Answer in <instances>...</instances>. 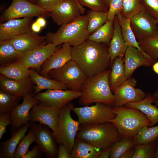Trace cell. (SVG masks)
Wrapping results in <instances>:
<instances>
[{
	"instance_id": "37",
	"label": "cell",
	"mask_w": 158,
	"mask_h": 158,
	"mask_svg": "<svg viewBox=\"0 0 158 158\" xmlns=\"http://www.w3.org/2000/svg\"><path fill=\"white\" fill-rule=\"evenodd\" d=\"M134 146L133 138H122L115 142L112 145L110 158H120L128 150Z\"/></svg>"
},
{
	"instance_id": "4",
	"label": "cell",
	"mask_w": 158,
	"mask_h": 158,
	"mask_svg": "<svg viewBox=\"0 0 158 158\" xmlns=\"http://www.w3.org/2000/svg\"><path fill=\"white\" fill-rule=\"evenodd\" d=\"M113 110L116 116L110 122L116 128L121 138H133L141 128L150 126L146 116L137 109L122 106L114 107Z\"/></svg>"
},
{
	"instance_id": "17",
	"label": "cell",
	"mask_w": 158,
	"mask_h": 158,
	"mask_svg": "<svg viewBox=\"0 0 158 158\" xmlns=\"http://www.w3.org/2000/svg\"><path fill=\"white\" fill-rule=\"evenodd\" d=\"M32 17L9 20L0 25V41L6 40L32 31Z\"/></svg>"
},
{
	"instance_id": "53",
	"label": "cell",
	"mask_w": 158,
	"mask_h": 158,
	"mask_svg": "<svg viewBox=\"0 0 158 158\" xmlns=\"http://www.w3.org/2000/svg\"><path fill=\"white\" fill-rule=\"evenodd\" d=\"M152 66L154 71L158 74V61L155 62Z\"/></svg>"
},
{
	"instance_id": "44",
	"label": "cell",
	"mask_w": 158,
	"mask_h": 158,
	"mask_svg": "<svg viewBox=\"0 0 158 158\" xmlns=\"http://www.w3.org/2000/svg\"><path fill=\"white\" fill-rule=\"evenodd\" d=\"M64 0H37L36 5L50 13Z\"/></svg>"
},
{
	"instance_id": "10",
	"label": "cell",
	"mask_w": 158,
	"mask_h": 158,
	"mask_svg": "<svg viewBox=\"0 0 158 158\" xmlns=\"http://www.w3.org/2000/svg\"><path fill=\"white\" fill-rule=\"evenodd\" d=\"M50 13L27 0H13L10 6L2 14L3 21L20 18L43 16Z\"/></svg>"
},
{
	"instance_id": "52",
	"label": "cell",
	"mask_w": 158,
	"mask_h": 158,
	"mask_svg": "<svg viewBox=\"0 0 158 158\" xmlns=\"http://www.w3.org/2000/svg\"><path fill=\"white\" fill-rule=\"evenodd\" d=\"M154 98L153 103L158 107V88L152 94Z\"/></svg>"
},
{
	"instance_id": "15",
	"label": "cell",
	"mask_w": 158,
	"mask_h": 158,
	"mask_svg": "<svg viewBox=\"0 0 158 158\" xmlns=\"http://www.w3.org/2000/svg\"><path fill=\"white\" fill-rule=\"evenodd\" d=\"M59 48L53 43H45L23 53L16 61L22 62L28 68H34L39 72L43 64Z\"/></svg>"
},
{
	"instance_id": "22",
	"label": "cell",
	"mask_w": 158,
	"mask_h": 158,
	"mask_svg": "<svg viewBox=\"0 0 158 158\" xmlns=\"http://www.w3.org/2000/svg\"><path fill=\"white\" fill-rule=\"evenodd\" d=\"M6 40L18 51L23 53L46 43V37L39 35L32 31Z\"/></svg>"
},
{
	"instance_id": "54",
	"label": "cell",
	"mask_w": 158,
	"mask_h": 158,
	"mask_svg": "<svg viewBox=\"0 0 158 158\" xmlns=\"http://www.w3.org/2000/svg\"><path fill=\"white\" fill-rule=\"evenodd\" d=\"M157 142V145L155 151L154 157V158H158V138L156 140Z\"/></svg>"
},
{
	"instance_id": "8",
	"label": "cell",
	"mask_w": 158,
	"mask_h": 158,
	"mask_svg": "<svg viewBox=\"0 0 158 158\" xmlns=\"http://www.w3.org/2000/svg\"><path fill=\"white\" fill-rule=\"evenodd\" d=\"M113 107L104 103H96L90 106L74 107L72 111L77 115L80 125H90L110 122L116 115Z\"/></svg>"
},
{
	"instance_id": "20",
	"label": "cell",
	"mask_w": 158,
	"mask_h": 158,
	"mask_svg": "<svg viewBox=\"0 0 158 158\" xmlns=\"http://www.w3.org/2000/svg\"><path fill=\"white\" fill-rule=\"evenodd\" d=\"M72 46L68 43L63 44L42 65L40 74L47 78L50 71L59 68L72 59Z\"/></svg>"
},
{
	"instance_id": "57",
	"label": "cell",
	"mask_w": 158,
	"mask_h": 158,
	"mask_svg": "<svg viewBox=\"0 0 158 158\" xmlns=\"http://www.w3.org/2000/svg\"><path fill=\"white\" fill-rule=\"evenodd\" d=\"M157 20H158V19H157Z\"/></svg>"
},
{
	"instance_id": "42",
	"label": "cell",
	"mask_w": 158,
	"mask_h": 158,
	"mask_svg": "<svg viewBox=\"0 0 158 158\" xmlns=\"http://www.w3.org/2000/svg\"><path fill=\"white\" fill-rule=\"evenodd\" d=\"M109 6L107 12L108 20H114L118 14L121 12L123 0H106Z\"/></svg>"
},
{
	"instance_id": "55",
	"label": "cell",
	"mask_w": 158,
	"mask_h": 158,
	"mask_svg": "<svg viewBox=\"0 0 158 158\" xmlns=\"http://www.w3.org/2000/svg\"><path fill=\"white\" fill-rule=\"evenodd\" d=\"M29 2H33L34 1H36L37 0H27Z\"/></svg>"
},
{
	"instance_id": "16",
	"label": "cell",
	"mask_w": 158,
	"mask_h": 158,
	"mask_svg": "<svg viewBox=\"0 0 158 158\" xmlns=\"http://www.w3.org/2000/svg\"><path fill=\"white\" fill-rule=\"evenodd\" d=\"M60 108L39 103L34 105L30 112V122H38L47 126L54 133L56 129Z\"/></svg>"
},
{
	"instance_id": "19",
	"label": "cell",
	"mask_w": 158,
	"mask_h": 158,
	"mask_svg": "<svg viewBox=\"0 0 158 158\" xmlns=\"http://www.w3.org/2000/svg\"><path fill=\"white\" fill-rule=\"evenodd\" d=\"M22 102L10 113L11 130H13L30 122V112L32 107L39 102L32 95L23 97Z\"/></svg>"
},
{
	"instance_id": "3",
	"label": "cell",
	"mask_w": 158,
	"mask_h": 158,
	"mask_svg": "<svg viewBox=\"0 0 158 158\" xmlns=\"http://www.w3.org/2000/svg\"><path fill=\"white\" fill-rule=\"evenodd\" d=\"M76 138L102 150L112 146L121 138L116 128L109 122L80 125Z\"/></svg>"
},
{
	"instance_id": "6",
	"label": "cell",
	"mask_w": 158,
	"mask_h": 158,
	"mask_svg": "<svg viewBox=\"0 0 158 158\" xmlns=\"http://www.w3.org/2000/svg\"><path fill=\"white\" fill-rule=\"evenodd\" d=\"M74 107L70 102L60 108L56 129L52 133L56 142L63 145L71 153L80 125L71 116V112Z\"/></svg>"
},
{
	"instance_id": "25",
	"label": "cell",
	"mask_w": 158,
	"mask_h": 158,
	"mask_svg": "<svg viewBox=\"0 0 158 158\" xmlns=\"http://www.w3.org/2000/svg\"><path fill=\"white\" fill-rule=\"evenodd\" d=\"M154 100L152 94H148L141 100L129 103L125 106L137 109L143 113L150 122V126L158 123V107L152 104Z\"/></svg>"
},
{
	"instance_id": "7",
	"label": "cell",
	"mask_w": 158,
	"mask_h": 158,
	"mask_svg": "<svg viewBox=\"0 0 158 158\" xmlns=\"http://www.w3.org/2000/svg\"><path fill=\"white\" fill-rule=\"evenodd\" d=\"M47 78L66 85L73 90L81 91L88 77L76 62L71 60L62 67L50 71Z\"/></svg>"
},
{
	"instance_id": "31",
	"label": "cell",
	"mask_w": 158,
	"mask_h": 158,
	"mask_svg": "<svg viewBox=\"0 0 158 158\" xmlns=\"http://www.w3.org/2000/svg\"><path fill=\"white\" fill-rule=\"evenodd\" d=\"M116 15L121 27L122 35L126 44L128 46H131L138 49L145 56L140 47L138 41L131 29L130 19L126 18L121 13Z\"/></svg>"
},
{
	"instance_id": "11",
	"label": "cell",
	"mask_w": 158,
	"mask_h": 158,
	"mask_svg": "<svg viewBox=\"0 0 158 158\" xmlns=\"http://www.w3.org/2000/svg\"><path fill=\"white\" fill-rule=\"evenodd\" d=\"M81 94V91L71 90H47L44 92L36 94L33 97L40 103L45 105L61 108L79 98Z\"/></svg>"
},
{
	"instance_id": "50",
	"label": "cell",
	"mask_w": 158,
	"mask_h": 158,
	"mask_svg": "<svg viewBox=\"0 0 158 158\" xmlns=\"http://www.w3.org/2000/svg\"><path fill=\"white\" fill-rule=\"evenodd\" d=\"M35 21L42 28L44 27L46 25V21L43 16H39Z\"/></svg>"
},
{
	"instance_id": "12",
	"label": "cell",
	"mask_w": 158,
	"mask_h": 158,
	"mask_svg": "<svg viewBox=\"0 0 158 158\" xmlns=\"http://www.w3.org/2000/svg\"><path fill=\"white\" fill-rule=\"evenodd\" d=\"M137 83L134 78L127 79L119 87L113 92L115 97L114 107L123 106L131 102L139 101L146 95L141 89L135 87Z\"/></svg>"
},
{
	"instance_id": "21",
	"label": "cell",
	"mask_w": 158,
	"mask_h": 158,
	"mask_svg": "<svg viewBox=\"0 0 158 158\" xmlns=\"http://www.w3.org/2000/svg\"><path fill=\"white\" fill-rule=\"evenodd\" d=\"M123 60L127 79L131 78L134 71L139 67H149L154 64L142 51L131 46H128Z\"/></svg>"
},
{
	"instance_id": "26",
	"label": "cell",
	"mask_w": 158,
	"mask_h": 158,
	"mask_svg": "<svg viewBox=\"0 0 158 158\" xmlns=\"http://www.w3.org/2000/svg\"><path fill=\"white\" fill-rule=\"evenodd\" d=\"M29 76L33 83L36 85L33 96L44 89L65 90L68 88L66 85L53 79L43 76L35 71L31 70Z\"/></svg>"
},
{
	"instance_id": "32",
	"label": "cell",
	"mask_w": 158,
	"mask_h": 158,
	"mask_svg": "<svg viewBox=\"0 0 158 158\" xmlns=\"http://www.w3.org/2000/svg\"><path fill=\"white\" fill-rule=\"evenodd\" d=\"M114 31V20L107 21L93 33L90 35L87 39L109 45Z\"/></svg>"
},
{
	"instance_id": "13",
	"label": "cell",
	"mask_w": 158,
	"mask_h": 158,
	"mask_svg": "<svg viewBox=\"0 0 158 158\" xmlns=\"http://www.w3.org/2000/svg\"><path fill=\"white\" fill-rule=\"evenodd\" d=\"M85 9L76 0H64L50 13L53 22L59 25L70 23L84 15Z\"/></svg>"
},
{
	"instance_id": "29",
	"label": "cell",
	"mask_w": 158,
	"mask_h": 158,
	"mask_svg": "<svg viewBox=\"0 0 158 158\" xmlns=\"http://www.w3.org/2000/svg\"><path fill=\"white\" fill-rule=\"evenodd\" d=\"M31 71L23 63L18 61L0 67L1 74L15 80H20L29 76Z\"/></svg>"
},
{
	"instance_id": "18",
	"label": "cell",
	"mask_w": 158,
	"mask_h": 158,
	"mask_svg": "<svg viewBox=\"0 0 158 158\" xmlns=\"http://www.w3.org/2000/svg\"><path fill=\"white\" fill-rule=\"evenodd\" d=\"M30 76L20 80H15L0 75V90L20 97L32 95L34 87Z\"/></svg>"
},
{
	"instance_id": "48",
	"label": "cell",
	"mask_w": 158,
	"mask_h": 158,
	"mask_svg": "<svg viewBox=\"0 0 158 158\" xmlns=\"http://www.w3.org/2000/svg\"><path fill=\"white\" fill-rule=\"evenodd\" d=\"M112 146L102 150L98 158H108L110 157Z\"/></svg>"
},
{
	"instance_id": "27",
	"label": "cell",
	"mask_w": 158,
	"mask_h": 158,
	"mask_svg": "<svg viewBox=\"0 0 158 158\" xmlns=\"http://www.w3.org/2000/svg\"><path fill=\"white\" fill-rule=\"evenodd\" d=\"M109 82L112 92L127 79L126 75L123 59L118 57L114 60L110 67Z\"/></svg>"
},
{
	"instance_id": "35",
	"label": "cell",
	"mask_w": 158,
	"mask_h": 158,
	"mask_svg": "<svg viewBox=\"0 0 158 158\" xmlns=\"http://www.w3.org/2000/svg\"><path fill=\"white\" fill-rule=\"evenodd\" d=\"M158 138V125L141 128L133 138L134 146L155 141Z\"/></svg>"
},
{
	"instance_id": "34",
	"label": "cell",
	"mask_w": 158,
	"mask_h": 158,
	"mask_svg": "<svg viewBox=\"0 0 158 158\" xmlns=\"http://www.w3.org/2000/svg\"><path fill=\"white\" fill-rule=\"evenodd\" d=\"M88 20L87 30L90 35L98 30L108 20L107 12L89 10L86 14Z\"/></svg>"
},
{
	"instance_id": "46",
	"label": "cell",
	"mask_w": 158,
	"mask_h": 158,
	"mask_svg": "<svg viewBox=\"0 0 158 158\" xmlns=\"http://www.w3.org/2000/svg\"><path fill=\"white\" fill-rule=\"evenodd\" d=\"M42 153L37 145H35L32 150L27 152L21 158H40L42 157Z\"/></svg>"
},
{
	"instance_id": "1",
	"label": "cell",
	"mask_w": 158,
	"mask_h": 158,
	"mask_svg": "<svg viewBox=\"0 0 158 158\" xmlns=\"http://www.w3.org/2000/svg\"><path fill=\"white\" fill-rule=\"evenodd\" d=\"M108 46L87 39L72 47V59L88 78L94 76L110 67Z\"/></svg>"
},
{
	"instance_id": "36",
	"label": "cell",
	"mask_w": 158,
	"mask_h": 158,
	"mask_svg": "<svg viewBox=\"0 0 158 158\" xmlns=\"http://www.w3.org/2000/svg\"><path fill=\"white\" fill-rule=\"evenodd\" d=\"M21 98L0 90V114L10 113L19 105Z\"/></svg>"
},
{
	"instance_id": "33",
	"label": "cell",
	"mask_w": 158,
	"mask_h": 158,
	"mask_svg": "<svg viewBox=\"0 0 158 158\" xmlns=\"http://www.w3.org/2000/svg\"><path fill=\"white\" fill-rule=\"evenodd\" d=\"M141 50L154 63L158 59V33L145 39L138 41Z\"/></svg>"
},
{
	"instance_id": "40",
	"label": "cell",
	"mask_w": 158,
	"mask_h": 158,
	"mask_svg": "<svg viewBox=\"0 0 158 158\" xmlns=\"http://www.w3.org/2000/svg\"><path fill=\"white\" fill-rule=\"evenodd\" d=\"M28 134L20 140L16 150L14 158H20L28 151L30 145L35 142V138L32 130L30 128Z\"/></svg>"
},
{
	"instance_id": "39",
	"label": "cell",
	"mask_w": 158,
	"mask_h": 158,
	"mask_svg": "<svg viewBox=\"0 0 158 158\" xmlns=\"http://www.w3.org/2000/svg\"><path fill=\"white\" fill-rule=\"evenodd\" d=\"M157 145L156 140L135 146L132 158H153Z\"/></svg>"
},
{
	"instance_id": "56",
	"label": "cell",
	"mask_w": 158,
	"mask_h": 158,
	"mask_svg": "<svg viewBox=\"0 0 158 158\" xmlns=\"http://www.w3.org/2000/svg\"><path fill=\"white\" fill-rule=\"evenodd\" d=\"M76 0L77 1V2L78 3H79V2H78V0Z\"/></svg>"
},
{
	"instance_id": "2",
	"label": "cell",
	"mask_w": 158,
	"mask_h": 158,
	"mask_svg": "<svg viewBox=\"0 0 158 158\" xmlns=\"http://www.w3.org/2000/svg\"><path fill=\"white\" fill-rule=\"evenodd\" d=\"M110 72L108 69L88 78L81 88L82 94L79 98L80 104L88 105L102 103L113 106L115 97L109 82Z\"/></svg>"
},
{
	"instance_id": "47",
	"label": "cell",
	"mask_w": 158,
	"mask_h": 158,
	"mask_svg": "<svg viewBox=\"0 0 158 158\" xmlns=\"http://www.w3.org/2000/svg\"><path fill=\"white\" fill-rule=\"evenodd\" d=\"M58 158H71V153L63 145H59L57 153Z\"/></svg>"
},
{
	"instance_id": "24",
	"label": "cell",
	"mask_w": 158,
	"mask_h": 158,
	"mask_svg": "<svg viewBox=\"0 0 158 158\" xmlns=\"http://www.w3.org/2000/svg\"><path fill=\"white\" fill-rule=\"evenodd\" d=\"M30 125L29 122L11 131L12 136L11 138L0 143V158H14L17 147L28 129L30 128Z\"/></svg>"
},
{
	"instance_id": "43",
	"label": "cell",
	"mask_w": 158,
	"mask_h": 158,
	"mask_svg": "<svg viewBox=\"0 0 158 158\" xmlns=\"http://www.w3.org/2000/svg\"><path fill=\"white\" fill-rule=\"evenodd\" d=\"M144 9L152 16L158 19V0H141Z\"/></svg>"
},
{
	"instance_id": "49",
	"label": "cell",
	"mask_w": 158,
	"mask_h": 158,
	"mask_svg": "<svg viewBox=\"0 0 158 158\" xmlns=\"http://www.w3.org/2000/svg\"><path fill=\"white\" fill-rule=\"evenodd\" d=\"M135 148L134 146L127 150L120 158H132L134 153Z\"/></svg>"
},
{
	"instance_id": "45",
	"label": "cell",
	"mask_w": 158,
	"mask_h": 158,
	"mask_svg": "<svg viewBox=\"0 0 158 158\" xmlns=\"http://www.w3.org/2000/svg\"><path fill=\"white\" fill-rule=\"evenodd\" d=\"M11 122L10 113L0 114V140L6 133L7 126L11 125Z\"/></svg>"
},
{
	"instance_id": "51",
	"label": "cell",
	"mask_w": 158,
	"mask_h": 158,
	"mask_svg": "<svg viewBox=\"0 0 158 158\" xmlns=\"http://www.w3.org/2000/svg\"><path fill=\"white\" fill-rule=\"evenodd\" d=\"M31 28L32 31L37 33L39 32L42 28L35 21L32 23L31 26Z\"/></svg>"
},
{
	"instance_id": "38",
	"label": "cell",
	"mask_w": 158,
	"mask_h": 158,
	"mask_svg": "<svg viewBox=\"0 0 158 158\" xmlns=\"http://www.w3.org/2000/svg\"><path fill=\"white\" fill-rule=\"evenodd\" d=\"M144 9L141 0H123L121 14L130 19Z\"/></svg>"
},
{
	"instance_id": "30",
	"label": "cell",
	"mask_w": 158,
	"mask_h": 158,
	"mask_svg": "<svg viewBox=\"0 0 158 158\" xmlns=\"http://www.w3.org/2000/svg\"><path fill=\"white\" fill-rule=\"evenodd\" d=\"M7 40L0 41V65L4 66L16 62L22 54Z\"/></svg>"
},
{
	"instance_id": "41",
	"label": "cell",
	"mask_w": 158,
	"mask_h": 158,
	"mask_svg": "<svg viewBox=\"0 0 158 158\" xmlns=\"http://www.w3.org/2000/svg\"><path fill=\"white\" fill-rule=\"evenodd\" d=\"M82 6L87 7L91 10L107 12L109 6L106 0H78Z\"/></svg>"
},
{
	"instance_id": "5",
	"label": "cell",
	"mask_w": 158,
	"mask_h": 158,
	"mask_svg": "<svg viewBox=\"0 0 158 158\" xmlns=\"http://www.w3.org/2000/svg\"><path fill=\"white\" fill-rule=\"evenodd\" d=\"M88 23L87 15H81L74 21L61 25L55 32H48L45 36L46 41L57 46L65 43L72 47L77 46L90 35L87 30Z\"/></svg>"
},
{
	"instance_id": "23",
	"label": "cell",
	"mask_w": 158,
	"mask_h": 158,
	"mask_svg": "<svg viewBox=\"0 0 158 158\" xmlns=\"http://www.w3.org/2000/svg\"><path fill=\"white\" fill-rule=\"evenodd\" d=\"M114 27L113 35L108 47L110 57V68L116 57H118L123 59L128 47L123 37L117 15L114 19Z\"/></svg>"
},
{
	"instance_id": "28",
	"label": "cell",
	"mask_w": 158,
	"mask_h": 158,
	"mask_svg": "<svg viewBox=\"0 0 158 158\" xmlns=\"http://www.w3.org/2000/svg\"><path fill=\"white\" fill-rule=\"evenodd\" d=\"M102 150L75 138L71 158H98Z\"/></svg>"
},
{
	"instance_id": "9",
	"label": "cell",
	"mask_w": 158,
	"mask_h": 158,
	"mask_svg": "<svg viewBox=\"0 0 158 158\" xmlns=\"http://www.w3.org/2000/svg\"><path fill=\"white\" fill-rule=\"evenodd\" d=\"M130 23L138 41L152 37L158 33L157 19L144 9L131 18Z\"/></svg>"
},
{
	"instance_id": "14",
	"label": "cell",
	"mask_w": 158,
	"mask_h": 158,
	"mask_svg": "<svg viewBox=\"0 0 158 158\" xmlns=\"http://www.w3.org/2000/svg\"><path fill=\"white\" fill-rule=\"evenodd\" d=\"M30 122V128L34 133L35 142L46 158L57 157L58 148L49 127L44 125Z\"/></svg>"
}]
</instances>
